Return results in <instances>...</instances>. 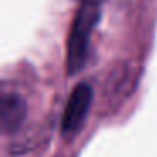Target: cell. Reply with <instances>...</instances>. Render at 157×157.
I'll return each instance as SVG.
<instances>
[{
  "label": "cell",
  "mask_w": 157,
  "mask_h": 157,
  "mask_svg": "<svg viewBox=\"0 0 157 157\" xmlns=\"http://www.w3.org/2000/svg\"><path fill=\"white\" fill-rule=\"evenodd\" d=\"M27 115V103L24 96L15 91L2 96V128L4 132H14L22 125Z\"/></svg>",
  "instance_id": "3957f363"
},
{
  "label": "cell",
  "mask_w": 157,
  "mask_h": 157,
  "mask_svg": "<svg viewBox=\"0 0 157 157\" xmlns=\"http://www.w3.org/2000/svg\"><path fill=\"white\" fill-rule=\"evenodd\" d=\"M101 17V4L86 2L79 4L75 14L68 39V52H66V68L69 75L79 73L86 64L90 37Z\"/></svg>",
  "instance_id": "6da1fadb"
},
{
  "label": "cell",
  "mask_w": 157,
  "mask_h": 157,
  "mask_svg": "<svg viewBox=\"0 0 157 157\" xmlns=\"http://www.w3.org/2000/svg\"><path fill=\"white\" fill-rule=\"evenodd\" d=\"M93 101V90L88 83H78L68 98L61 118V132L63 135H71L78 132L83 122L86 120L90 106Z\"/></svg>",
  "instance_id": "7a4b0ae2"
},
{
  "label": "cell",
  "mask_w": 157,
  "mask_h": 157,
  "mask_svg": "<svg viewBox=\"0 0 157 157\" xmlns=\"http://www.w3.org/2000/svg\"><path fill=\"white\" fill-rule=\"evenodd\" d=\"M79 4H86V2H95V4H101L103 0H78Z\"/></svg>",
  "instance_id": "277c9868"
}]
</instances>
